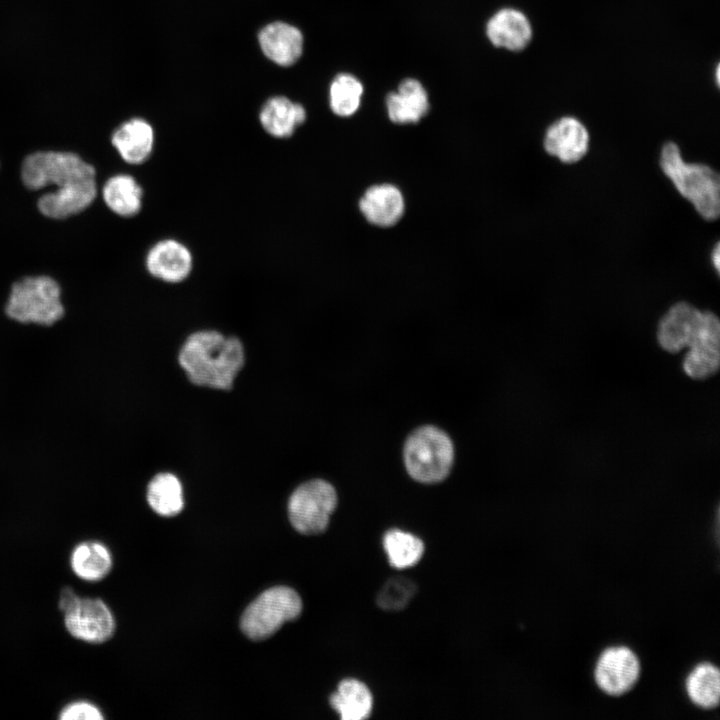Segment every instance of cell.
<instances>
[{"instance_id": "6da1fadb", "label": "cell", "mask_w": 720, "mask_h": 720, "mask_svg": "<svg viewBox=\"0 0 720 720\" xmlns=\"http://www.w3.org/2000/svg\"><path fill=\"white\" fill-rule=\"evenodd\" d=\"M178 359L193 384L230 390L245 357L239 339L205 330L195 332L186 339Z\"/></svg>"}, {"instance_id": "7a4b0ae2", "label": "cell", "mask_w": 720, "mask_h": 720, "mask_svg": "<svg viewBox=\"0 0 720 720\" xmlns=\"http://www.w3.org/2000/svg\"><path fill=\"white\" fill-rule=\"evenodd\" d=\"M660 167L678 192L692 203L706 220H715L720 212V179L711 167L686 163L674 142L663 145Z\"/></svg>"}, {"instance_id": "3957f363", "label": "cell", "mask_w": 720, "mask_h": 720, "mask_svg": "<svg viewBox=\"0 0 720 720\" xmlns=\"http://www.w3.org/2000/svg\"><path fill=\"white\" fill-rule=\"evenodd\" d=\"M5 312L22 324L51 326L64 315L61 289L47 276L23 278L13 284Z\"/></svg>"}, {"instance_id": "277c9868", "label": "cell", "mask_w": 720, "mask_h": 720, "mask_svg": "<svg viewBox=\"0 0 720 720\" xmlns=\"http://www.w3.org/2000/svg\"><path fill=\"white\" fill-rule=\"evenodd\" d=\"M453 456L450 438L434 426L415 430L404 447L406 469L413 479L422 483L444 480L451 469Z\"/></svg>"}, {"instance_id": "5b68a950", "label": "cell", "mask_w": 720, "mask_h": 720, "mask_svg": "<svg viewBox=\"0 0 720 720\" xmlns=\"http://www.w3.org/2000/svg\"><path fill=\"white\" fill-rule=\"evenodd\" d=\"M58 607L66 630L78 640L101 644L115 632L114 616L100 598L80 597L72 588L64 587L59 595Z\"/></svg>"}, {"instance_id": "8992f818", "label": "cell", "mask_w": 720, "mask_h": 720, "mask_svg": "<svg viewBox=\"0 0 720 720\" xmlns=\"http://www.w3.org/2000/svg\"><path fill=\"white\" fill-rule=\"evenodd\" d=\"M302 610L297 592L286 586L270 588L260 594L244 611L241 629L252 640H264L285 622L296 619Z\"/></svg>"}, {"instance_id": "52a82bcc", "label": "cell", "mask_w": 720, "mask_h": 720, "mask_svg": "<svg viewBox=\"0 0 720 720\" xmlns=\"http://www.w3.org/2000/svg\"><path fill=\"white\" fill-rule=\"evenodd\" d=\"M21 177L27 188L38 190L95 177V169L75 153L44 151L25 158Z\"/></svg>"}, {"instance_id": "ba28073f", "label": "cell", "mask_w": 720, "mask_h": 720, "mask_svg": "<svg viewBox=\"0 0 720 720\" xmlns=\"http://www.w3.org/2000/svg\"><path fill=\"white\" fill-rule=\"evenodd\" d=\"M337 505V494L328 482L315 479L301 484L290 496L288 514L292 526L306 535L326 530Z\"/></svg>"}, {"instance_id": "9c48e42d", "label": "cell", "mask_w": 720, "mask_h": 720, "mask_svg": "<svg viewBox=\"0 0 720 720\" xmlns=\"http://www.w3.org/2000/svg\"><path fill=\"white\" fill-rule=\"evenodd\" d=\"M710 313L700 311L687 302L671 306L657 327V340L661 348L669 353H678L689 347L702 332Z\"/></svg>"}, {"instance_id": "30bf717a", "label": "cell", "mask_w": 720, "mask_h": 720, "mask_svg": "<svg viewBox=\"0 0 720 720\" xmlns=\"http://www.w3.org/2000/svg\"><path fill=\"white\" fill-rule=\"evenodd\" d=\"M639 676L640 662L627 647L606 649L599 657L594 672L598 687L611 696H620L629 691Z\"/></svg>"}, {"instance_id": "8fae6325", "label": "cell", "mask_w": 720, "mask_h": 720, "mask_svg": "<svg viewBox=\"0 0 720 720\" xmlns=\"http://www.w3.org/2000/svg\"><path fill=\"white\" fill-rule=\"evenodd\" d=\"M193 254L188 246L174 238L155 242L145 256V268L156 280L177 284L185 281L193 270Z\"/></svg>"}, {"instance_id": "7c38bea8", "label": "cell", "mask_w": 720, "mask_h": 720, "mask_svg": "<svg viewBox=\"0 0 720 720\" xmlns=\"http://www.w3.org/2000/svg\"><path fill=\"white\" fill-rule=\"evenodd\" d=\"M720 364V322L711 312L698 336L689 346L683 360V370L693 380H705L715 375Z\"/></svg>"}, {"instance_id": "4fadbf2b", "label": "cell", "mask_w": 720, "mask_h": 720, "mask_svg": "<svg viewBox=\"0 0 720 720\" xmlns=\"http://www.w3.org/2000/svg\"><path fill=\"white\" fill-rule=\"evenodd\" d=\"M588 146L589 133L584 124L574 117H562L546 130V152L564 163H574L582 159Z\"/></svg>"}, {"instance_id": "5bb4252c", "label": "cell", "mask_w": 720, "mask_h": 720, "mask_svg": "<svg viewBox=\"0 0 720 720\" xmlns=\"http://www.w3.org/2000/svg\"><path fill=\"white\" fill-rule=\"evenodd\" d=\"M95 177L79 180L51 191L38 200L39 211L50 218L63 219L87 208L95 199Z\"/></svg>"}, {"instance_id": "9a60e30c", "label": "cell", "mask_w": 720, "mask_h": 720, "mask_svg": "<svg viewBox=\"0 0 720 720\" xmlns=\"http://www.w3.org/2000/svg\"><path fill=\"white\" fill-rule=\"evenodd\" d=\"M486 33L494 46L520 51L530 43L533 30L524 13L514 8H503L490 18Z\"/></svg>"}, {"instance_id": "2e32d148", "label": "cell", "mask_w": 720, "mask_h": 720, "mask_svg": "<svg viewBox=\"0 0 720 720\" xmlns=\"http://www.w3.org/2000/svg\"><path fill=\"white\" fill-rule=\"evenodd\" d=\"M111 141L126 163L140 165L149 160L153 153L154 129L146 120L133 118L114 131Z\"/></svg>"}, {"instance_id": "e0dca14e", "label": "cell", "mask_w": 720, "mask_h": 720, "mask_svg": "<svg viewBox=\"0 0 720 720\" xmlns=\"http://www.w3.org/2000/svg\"><path fill=\"white\" fill-rule=\"evenodd\" d=\"M263 53L281 66L294 64L303 50V36L299 29L284 23L273 22L265 26L258 35Z\"/></svg>"}, {"instance_id": "ac0fdd59", "label": "cell", "mask_w": 720, "mask_h": 720, "mask_svg": "<svg viewBox=\"0 0 720 720\" xmlns=\"http://www.w3.org/2000/svg\"><path fill=\"white\" fill-rule=\"evenodd\" d=\"M360 210L372 224L392 226L404 211V199L398 188L390 184L370 187L360 199Z\"/></svg>"}, {"instance_id": "d6986e66", "label": "cell", "mask_w": 720, "mask_h": 720, "mask_svg": "<svg viewBox=\"0 0 720 720\" xmlns=\"http://www.w3.org/2000/svg\"><path fill=\"white\" fill-rule=\"evenodd\" d=\"M386 105L389 118L398 124L416 123L429 109L427 93L415 79L403 80L397 92L388 94Z\"/></svg>"}, {"instance_id": "ffe728a7", "label": "cell", "mask_w": 720, "mask_h": 720, "mask_svg": "<svg viewBox=\"0 0 720 720\" xmlns=\"http://www.w3.org/2000/svg\"><path fill=\"white\" fill-rule=\"evenodd\" d=\"M306 119L304 107L284 96L270 98L261 108L259 121L272 137L288 138Z\"/></svg>"}, {"instance_id": "44dd1931", "label": "cell", "mask_w": 720, "mask_h": 720, "mask_svg": "<svg viewBox=\"0 0 720 720\" xmlns=\"http://www.w3.org/2000/svg\"><path fill=\"white\" fill-rule=\"evenodd\" d=\"M69 564L72 572L79 579L97 582L110 573L113 560L106 545L99 541L87 540L73 547Z\"/></svg>"}, {"instance_id": "7402d4cb", "label": "cell", "mask_w": 720, "mask_h": 720, "mask_svg": "<svg viewBox=\"0 0 720 720\" xmlns=\"http://www.w3.org/2000/svg\"><path fill=\"white\" fill-rule=\"evenodd\" d=\"M143 189L129 174H117L104 184L102 195L106 206L121 217L136 216L143 205Z\"/></svg>"}, {"instance_id": "603a6c76", "label": "cell", "mask_w": 720, "mask_h": 720, "mask_svg": "<svg viewBox=\"0 0 720 720\" xmlns=\"http://www.w3.org/2000/svg\"><path fill=\"white\" fill-rule=\"evenodd\" d=\"M330 705L343 720H363L372 711L373 699L368 687L356 679H345L330 697Z\"/></svg>"}, {"instance_id": "cb8c5ba5", "label": "cell", "mask_w": 720, "mask_h": 720, "mask_svg": "<svg viewBox=\"0 0 720 720\" xmlns=\"http://www.w3.org/2000/svg\"><path fill=\"white\" fill-rule=\"evenodd\" d=\"M147 501L161 516L178 514L184 506L182 486L178 478L171 473L156 475L148 485Z\"/></svg>"}, {"instance_id": "d4e9b609", "label": "cell", "mask_w": 720, "mask_h": 720, "mask_svg": "<svg viewBox=\"0 0 720 720\" xmlns=\"http://www.w3.org/2000/svg\"><path fill=\"white\" fill-rule=\"evenodd\" d=\"M686 690L695 705L705 709L718 706L720 699L718 668L710 663H702L695 667L686 680Z\"/></svg>"}, {"instance_id": "484cf974", "label": "cell", "mask_w": 720, "mask_h": 720, "mask_svg": "<svg viewBox=\"0 0 720 720\" xmlns=\"http://www.w3.org/2000/svg\"><path fill=\"white\" fill-rule=\"evenodd\" d=\"M383 546L389 563L398 569L416 565L424 553V544L418 537L398 529L384 535Z\"/></svg>"}, {"instance_id": "4316f807", "label": "cell", "mask_w": 720, "mask_h": 720, "mask_svg": "<svg viewBox=\"0 0 720 720\" xmlns=\"http://www.w3.org/2000/svg\"><path fill=\"white\" fill-rule=\"evenodd\" d=\"M363 86L354 76L339 74L330 86V107L342 117L354 114L359 108Z\"/></svg>"}, {"instance_id": "83f0119b", "label": "cell", "mask_w": 720, "mask_h": 720, "mask_svg": "<svg viewBox=\"0 0 720 720\" xmlns=\"http://www.w3.org/2000/svg\"><path fill=\"white\" fill-rule=\"evenodd\" d=\"M416 591L417 586L411 579L402 576L394 577L382 586L376 602L383 610H401L409 604Z\"/></svg>"}, {"instance_id": "f1b7e54d", "label": "cell", "mask_w": 720, "mask_h": 720, "mask_svg": "<svg viewBox=\"0 0 720 720\" xmlns=\"http://www.w3.org/2000/svg\"><path fill=\"white\" fill-rule=\"evenodd\" d=\"M103 718L101 710L87 700L70 702L59 713L61 720H102Z\"/></svg>"}, {"instance_id": "f546056e", "label": "cell", "mask_w": 720, "mask_h": 720, "mask_svg": "<svg viewBox=\"0 0 720 720\" xmlns=\"http://www.w3.org/2000/svg\"><path fill=\"white\" fill-rule=\"evenodd\" d=\"M711 260L712 264L715 267L716 271L719 272L720 270V245L719 243H716L714 246L712 253H711Z\"/></svg>"}]
</instances>
